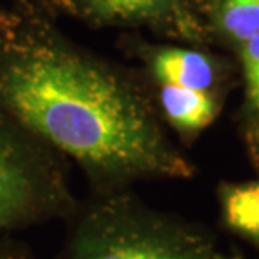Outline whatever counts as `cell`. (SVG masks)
<instances>
[{
  "mask_svg": "<svg viewBox=\"0 0 259 259\" xmlns=\"http://www.w3.org/2000/svg\"><path fill=\"white\" fill-rule=\"evenodd\" d=\"M0 110L76 163L93 194L194 175L147 95L51 10L0 4Z\"/></svg>",
  "mask_w": 259,
  "mask_h": 259,
  "instance_id": "obj_1",
  "label": "cell"
},
{
  "mask_svg": "<svg viewBox=\"0 0 259 259\" xmlns=\"http://www.w3.org/2000/svg\"><path fill=\"white\" fill-rule=\"evenodd\" d=\"M59 259H231L204 226L158 210L130 189L90 195L69 219Z\"/></svg>",
  "mask_w": 259,
  "mask_h": 259,
  "instance_id": "obj_2",
  "label": "cell"
},
{
  "mask_svg": "<svg viewBox=\"0 0 259 259\" xmlns=\"http://www.w3.org/2000/svg\"><path fill=\"white\" fill-rule=\"evenodd\" d=\"M69 162L0 110V232L74 214Z\"/></svg>",
  "mask_w": 259,
  "mask_h": 259,
  "instance_id": "obj_3",
  "label": "cell"
},
{
  "mask_svg": "<svg viewBox=\"0 0 259 259\" xmlns=\"http://www.w3.org/2000/svg\"><path fill=\"white\" fill-rule=\"evenodd\" d=\"M58 15L90 25H137L147 24L179 34H192V19L184 0H51Z\"/></svg>",
  "mask_w": 259,
  "mask_h": 259,
  "instance_id": "obj_4",
  "label": "cell"
},
{
  "mask_svg": "<svg viewBox=\"0 0 259 259\" xmlns=\"http://www.w3.org/2000/svg\"><path fill=\"white\" fill-rule=\"evenodd\" d=\"M147 66L157 84H172L212 93L215 69L202 53L184 48H157L147 56Z\"/></svg>",
  "mask_w": 259,
  "mask_h": 259,
  "instance_id": "obj_5",
  "label": "cell"
},
{
  "mask_svg": "<svg viewBox=\"0 0 259 259\" xmlns=\"http://www.w3.org/2000/svg\"><path fill=\"white\" fill-rule=\"evenodd\" d=\"M158 115L182 137H194L215 120L219 106L212 93L157 84Z\"/></svg>",
  "mask_w": 259,
  "mask_h": 259,
  "instance_id": "obj_6",
  "label": "cell"
},
{
  "mask_svg": "<svg viewBox=\"0 0 259 259\" xmlns=\"http://www.w3.org/2000/svg\"><path fill=\"white\" fill-rule=\"evenodd\" d=\"M217 199L222 224L259 247V180L222 184L217 189Z\"/></svg>",
  "mask_w": 259,
  "mask_h": 259,
  "instance_id": "obj_7",
  "label": "cell"
},
{
  "mask_svg": "<svg viewBox=\"0 0 259 259\" xmlns=\"http://www.w3.org/2000/svg\"><path fill=\"white\" fill-rule=\"evenodd\" d=\"M221 24L234 39L249 40L259 32V0H222Z\"/></svg>",
  "mask_w": 259,
  "mask_h": 259,
  "instance_id": "obj_8",
  "label": "cell"
},
{
  "mask_svg": "<svg viewBox=\"0 0 259 259\" xmlns=\"http://www.w3.org/2000/svg\"><path fill=\"white\" fill-rule=\"evenodd\" d=\"M242 63H244L246 93L251 111L259 116V32L246 40Z\"/></svg>",
  "mask_w": 259,
  "mask_h": 259,
  "instance_id": "obj_9",
  "label": "cell"
},
{
  "mask_svg": "<svg viewBox=\"0 0 259 259\" xmlns=\"http://www.w3.org/2000/svg\"><path fill=\"white\" fill-rule=\"evenodd\" d=\"M0 259H35V256L25 242L0 237Z\"/></svg>",
  "mask_w": 259,
  "mask_h": 259,
  "instance_id": "obj_10",
  "label": "cell"
},
{
  "mask_svg": "<svg viewBox=\"0 0 259 259\" xmlns=\"http://www.w3.org/2000/svg\"><path fill=\"white\" fill-rule=\"evenodd\" d=\"M0 4H4V5H14V7L42 9V10H51V12H54L53 7H51V0H0Z\"/></svg>",
  "mask_w": 259,
  "mask_h": 259,
  "instance_id": "obj_11",
  "label": "cell"
},
{
  "mask_svg": "<svg viewBox=\"0 0 259 259\" xmlns=\"http://www.w3.org/2000/svg\"><path fill=\"white\" fill-rule=\"evenodd\" d=\"M252 137H254V150H256L257 158H259V116H257V125L254 128V132H252Z\"/></svg>",
  "mask_w": 259,
  "mask_h": 259,
  "instance_id": "obj_12",
  "label": "cell"
},
{
  "mask_svg": "<svg viewBox=\"0 0 259 259\" xmlns=\"http://www.w3.org/2000/svg\"><path fill=\"white\" fill-rule=\"evenodd\" d=\"M231 259H239V257H234V256H232V257H231Z\"/></svg>",
  "mask_w": 259,
  "mask_h": 259,
  "instance_id": "obj_13",
  "label": "cell"
}]
</instances>
